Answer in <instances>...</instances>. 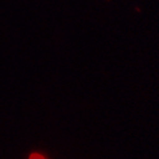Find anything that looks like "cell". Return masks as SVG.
<instances>
[{
	"instance_id": "obj_1",
	"label": "cell",
	"mask_w": 159,
	"mask_h": 159,
	"mask_svg": "<svg viewBox=\"0 0 159 159\" xmlns=\"http://www.w3.org/2000/svg\"><path fill=\"white\" fill-rule=\"evenodd\" d=\"M30 159H44V157L38 155V153H32V155L30 156Z\"/></svg>"
}]
</instances>
